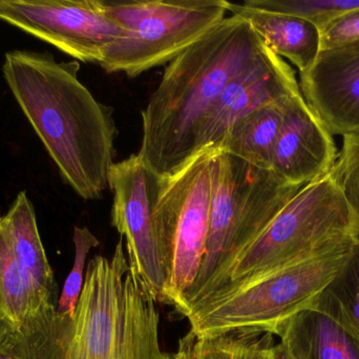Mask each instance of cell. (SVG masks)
Wrapping results in <instances>:
<instances>
[{
	"mask_svg": "<svg viewBox=\"0 0 359 359\" xmlns=\"http://www.w3.org/2000/svg\"><path fill=\"white\" fill-rule=\"evenodd\" d=\"M302 94L295 72L266 46L259 56L236 74L211 110L200 139V151L217 149L234 122L247 114L286 103Z\"/></svg>",
	"mask_w": 359,
	"mask_h": 359,
	"instance_id": "obj_11",
	"label": "cell"
},
{
	"mask_svg": "<svg viewBox=\"0 0 359 359\" xmlns=\"http://www.w3.org/2000/svg\"><path fill=\"white\" fill-rule=\"evenodd\" d=\"M73 318L48 303L16 324L0 322V348L16 359H69Z\"/></svg>",
	"mask_w": 359,
	"mask_h": 359,
	"instance_id": "obj_16",
	"label": "cell"
},
{
	"mask_svg": "<svg viewBox=\"0 0 359 359\" xmlns=\"http://www.w3.org/2000/svg\"><path fill=\"white\" fill-rule=\"evenodd\" d=\"M74 246L75 259L73 268L63 285L62 292L57 301L59 313L74 316L82 287L84 284V267L86 259L92 249L99 246V240L88 228L76 227L74 229Z\"/></svg>",
	"mask_w": 359,
	"mask_h": 359,
	"instance_id": "obj_23",
	"label": "cell"
},
{
	"mask_svg": "<svg viewBox=\"0 0 359 359\" xmlns=\"http://www.w3.org/2000/svg\"><path fill=\"white\" fill-rule=\"evenodd\" d=\"M161 181L162 177L134 154L113 164L109 188L114 196L111 225L126 240L130 271L147 287L156 303L168 305V275L154 225Z\"/></svg>",
	"mask_w": 359,
	"mask_h": 359,
	"instance_id": "obj_10",
	"label": "cell"
},
{
	"mask_svg": "<svg viewBox=\"0 0 359 359\" xmlns=\"http://www.w3.org/2000/svg\"><path fill=\"white\" fill-rule=\"evenodd\" d=\"M196 341V337L189 331V333L180 341L178 351L172 355L168 354L166 359H192V350Z\"/></svg>",
	"mask_w": 359,
	"mask_h": 359,
	"instance_id": "obj_26",
	"label": "cell"
},
{
	"mask_svg": "<svg viewBox=\"0 0 359 359\" xmlns=\"http://www.w3.org/2000/svg\"><path fill=\"white\" fill-rule=\"evenodd\" d=\"M0 20L82 63L100 65L111 44L128 37L102 0H0Z\"/></svg>",
	"mask_w": 359,
	"mask_h": 359,
	"instance_id": "obj_9",
	"label": "cell"
},
{
	"mask_svg": "<svg viewBox=\"0 0 359 359\" xmlns=\"http://www.w3.org/2000/svg\"><path fill=\"white\" fill-rule=\"evenodd\" d=\"M302 188L286 183L272 169L217 149L204 257L194 284L175 309L187 318Z\"/></svg>",
	"mask_w": 359,
	"mask_h": 359,
	"instance_id": "obj_5",
	"label": "cell"
},
{
	"mask_svg": "<svg viewBox=\"0 0 359 359\" xmlns=\"http://www.w3.org/2000/svg\"><path fill=\"white\" fill-rule=\"evenodd\" d=\"M274 345L271 333L233 331L196 339L192 359H271Z\"/></svg>",
	"mask_w": 359,
	"mask_h": 359,
	"instance_id": "obj_21",
	"label": "cell"
},
{
	"mask_svg": "<svg viewBox=\"0 0 359 359\" xmlns=\"http://www.w3.org/2000/svg\"><path fill=\"white\" fill-rule=\"evenodd\" d=\"M359 42V8L339 17L322 31V50Z\"/></svg>",
	"mask_w": 359,
	"mask_h": 359,
	"instance_id": "obj_25",
	"label": "cell"
},
{
	"mask_svg": "<svg viewBox=\"0 0 359 359\" xmlns=\"http://www.w3.org/2000/svg\"><path fill=\"white\" fill-rule=\"evenodd\" d=\"M271 359H295L288 348L280 341L276 344L271 349Z\"/></svg>",
	"mask_w": 359,
	"mask_h": 359,
	"instance_id": "obj_27",
	"label": "cell"
},
{
	"mask_svg": "<svg viewBox=\"0 0 359 359\" xmlns=\"http://www.w3.org/2000/svg\"><path fill=\"white\" fill-rule=\"evenodd\" d=\"M156 301L130 271L123 238L111 259L88 265L73 318L69 359H166Z\"/></svg>",
	"mask_w": 359,
	"mask_h": 359,
	"instance_id": "obj_4",
	"label": "cell"
},
{
	"mask_svg": "<svg viewBox=\"0 0 359 359\" xmlns=\"http://www.w3.org/2000/svg\"><path fill=\"white\" fill-rule=\"evenodd\" d=\"M244 4L301 17L316 25L320 32L339 17L359 8V0H246Z\"/></svg>",
	"mask_w": 359,
	"mask_h": 359,
	"instance_id": "obj_22",
	"label": "cell"
},
{
	"mask_svg": "<svg viewBox=\"0 0 359 359\" xmlns=\"http://www.w3.org/2000/svg\"><path fill=\"white\" fill-rule=\"evenodd\" d=\"M6 237L18 261L31 274L40 290L56 301L57 286L54 272L46 256L38 230L35 209L27 192L22 191L0 216Z\"/></svg>",
	"mask_w": 359,
	"mask_h": 359,
	"instance_id": "obj_17",
	"label": "cell"
},
{
	"mask_svg": "<svg viewBox=\"0 0 359 359\" xmlns=\"http://www.w3.org/2000/svg\"><path fill=\"white\" fill-rule=\"evenodd\" d=\"M273 335L295 359H359V341L337 320L316 308L280 324Z\"/></svg>",
	"mask_w": 359,
	"mask_h": 359,
	"instance_id": "obj_15",
	"label": "cell"
},
{
	"mask_svg": "<svg viewBox=\"0 0 359 359\" xmlns=\"http://www.w3.org/2000/svg\"><path fill=\"white\" fill-rule=\"evenodd\" d=\"M77 60L58 63L50 53L14 50L2 73L63 181L86 200L109 188L118 135L113 107L96 100L78 78Z\"/></svg>",
	"mask_w": 359,
	"mask_h": 359,
	"instance_id": "obj_1",
	"label": "cell"
},
{
	"mask_svg": "<svg viewBox=\"0 0 359 359\" xmlns=\"http://www.w3.org/2000/svg\"><path fill=\"white\" fill-rule=\"evenodd\" d=\"M311 308L337 320L359 341V244L337 278L323 291Z\"/></svg>",
	"mask_w": 359,
	"mask_h": 359,
	"instance_id": "obj_20",
	"label": "cell"
},
{
	"mask_svg": "<svg viewBox=\"0 0 359 359\" xmlns=\"http://www.w3.org/2000/svg\"><path fill=\"white\" fill-rule=\"evenodd\" d=\"M55 303L46 296L11 248L0 219V322L16 324Z\"/></svg>",
	"mask_w": 359,
	"mask_h": 359,
	"instance_id": "obj_19",
	"label": "cell"
},
{
	"mask_svg": "<svg viewBox=\"0 0 359 359\" xmlns=\"http://www.w3.org/2000/svg\"><path fill=\"white\" fill-rule=\"evenodd\" d=\"M228 11L250 23L264 44L280 58H286L305 73L322 50V32L301 17L228 2Z\"/></svg>",
	"mask_w": 359,
	"mask_h": 359,
	"instance_id": "obj_14",
	"label": "cell"
},
{
	"mask_svg": "<svg viewBox=\"0 0 359 359\" xmlns=\"http://www.w3.org/2000/svg\"><path fill=\"white\" fill-rule=\"evenodd\" d=\"M339 153L333 135L299 94L285 107L272 170L290 185L304 187L328 174Z\"/></svg>",
	"mask_w": 359,
	"mask_h": 359,
	"instance_id": "obj_13",
	"label": "cell"
},
{
	"mask_svg": "<svg viewBox=\"0 0 359 359\" xmlns=\"http://www.w3.org/2000/svg\"><path fill=\"white\" fill-rule=\"evenodd\" d=\"M354 232L349 204L328 173L304 185L287 202L188 316L274 272L351 248Z\"/></svg>",
	"mask_w": 359,
	"mask_h": 359,
	"instance_id": "obj_3",
	"label": "cell"
},
{
	"mask_svg": "<svg viewBox=\"0 0 359 359\" xmlns=\"http://www.w3.org/2000/svg\"><path fill=\"white\" fill-rule=\"evenodd\" d=\"M331 172L353 214L354 242L359 244V134L344 137L343 148Z\"/></svg>",
	"mask_w": 359,
	"mask_h": 359,
	"instance_id": "obj_24",
	"label": "cell"
},
{
	"mask_svg": "<svg viewBox=\"0 0 359 359\" xmlns=\"http://www.w3.org/2000/svg\"><path fill=\"white\" fill-rule=\"evenodd\" d=\"M353 247L274 272L196 310L187 318L190 332L196 339L246 330L273 334L280 324L313 306Z\"/></svg>",
	"mask_w": 359,
	"mask_h": 359,
	"instance_id": "obj_6",
	"label": "cell"
},
{
	"mask_svg": "<svg viewBox=\"0 0 359 359\" xmlns=\"http://www.w3.org/2000/svg\"><path fill=\"white\" fill-rule=\"evenodd\" d=\"M0 359H16L0 348Z\"/></svg>",
	"mask_w": 359,
	"mask_h": 359,
	"instance_id": "obj_28",
	"label": "cell"
},
{
	"mask_svg": "<svg viewBox=\"0 0 359 359\" xmlns=\"http://www.w3.org/2000/svg\"><path fill=\"white\" fill-rule=\"evenodd\" d=\"M215 152L206 148L174 174L162 177L154 225L168 275V305L175 308L194 284L204 257Z\"/></svg>",
	"mask_w": 359,
	"mask_h": 359,
	"instance_id": "obj_8",
	"label": "cell"
},
{
	"mask_svg": "<svg viewBox=\"0 0 359 359\" xmlns=\"http://www.w3.org/2000/svg\"><path fill=\"white\" fill-rule=\"evenodd\" d=\"M299 76L304 99L331 134H359V42L320 50Z\"/></svg>",
	"mask_w": 359,
	"mask_h": 359,
	"instance_id": "obj_12",
	"label": "cell"
},
{
	"mask_svg": "<svg viewBox=\"0 0 359 359\" xmlns=\"http://www.w3.org/2000/svg\"><path fill=\"white\" fill-rule=\"evenodd\" d=\"M265 48L242 17L217 27L168 63L142 113L138 155L160 177L174 174L200 152L203 129L230 80Z\"/></svg>",
	"mask_w": 359,
	"mask_h": 359,
	"instance_id": "obj_2",
	"label": "cell"
},
{
	"mask_svg": "<svg viewBox=\"0 0 359 359\" xmlns=\"http://www.w3.org/2000/svg\"><path fill=\"white\" fill-rule=\"evenodd\" d=\"M289 100L255 110L234 122L217 149L255 166L272 169L274 149L282 126L285 107Z\"/></svg>",
	"mask_w": 359,
	"mask_h": 359,
	"instance_id": "obj_18",
	"label": "cell"
},
{
	"mask_svg": "<svg viewBox=\"0 0 359 359\" xmlns=\"http://www.w3.org/2000/svg\"><path fill=\"white\" fill-rule=\"evenodd\" d=\"M102 1L128 37L107 48L101 67L128 77L172 63L217 27L228 11L225 0Z\"/></svg>",
	"mask_w": 359,
	"mask_h": 359,
	"instance_id": "obj_7",
	"label": "cell"
}]
</instances>
